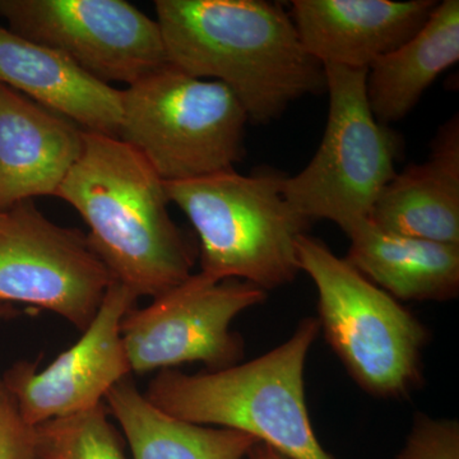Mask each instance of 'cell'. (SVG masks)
<instances>
[{"label": "cell", "instance_id": "obj_20", "mask_svg": "<svg viewBox=\"0 0 459 459\" xmlns=\"http://www.w3.org/2000/svg\"><path fill=\"white\" fill-rule=\"evenodd\" d=\"M395 459H459V422L416 413Z\"/></svg>", "mask_w": 459, "mask_h": 459}, {"label": "cell", "instance_id": "obj_18", "mask_svg": "<svg viewBox=\"0 0 459 459\" xmlns=\"http://www.w3.org/2000/svg\"><path fill=\"white\" fill-rule=\"evenodd\" d=\"M104 403L122 428L133 459H247L259 443L232 429L172 418L141 394L131 376L108 392Z\"/></svg>", "mask_w": 459, "mask_h": 459}, {"label": "cell", "instance_id": "obj_7", "mask_svg": "<svg viewBox=\"0 0 459 459\" xmlns=\"http://www.w3.org/2000/svg\"><path fill=\"white\" fill-rule=\"evenodd\" d=\"M329 95L327 126L303 170L283 178V195L301 216L328 220L344 234L370 219L397 171L401 140L377 122L367 95L368 69L323 65Z\"/></svg>", "mask_w": 459, "mask_h": 459}, {"label": "cell", "instance_id": "obj_10", "mask_svg": "<svg viewBox=\"0 0 459 459\" xmlns=\"http://www.w3.org/2000/svg\"><path fill=\"white\" fill-rule=\"evenodd\" d=\"M0 17L102 83L131 86L169 65L157 21L124 0H0Z\"/></svg>", "mask_w": 459, "mask_h": 459}, {"label": "cell", "instance_id": "obj_12", "mask_svg": "<svg viewBox=\"0 0 459 459\" xmlns=\"http://www.w3.org/2000/svg\"><path fill=\"white\" fill-rule=\"evenodd\" d=\"M433 0H294L290 17L304 49L322 65L369 69L427 22Z\"/></svg>", "mask_w": 459, "mask_h": 459}, {"label": "cell", "instance_id": "obj_5", "mask_svg": "<svg viewBox=\"0 0 459 459\" xmlns=\"http://www.w3.org/2000/svg\"><path fill=\"white\" fill-rule=\"evenodd\" d=\"M298 259L318 291L319 327L356 385L388 400L421 385L425 325L319 238L301 235Z\"/></svg>", "mask_w": 459, "mask_h": 459}, {"label": "cell", "instance_id": "obj_9", "mask_svg": "<svg viewBox=\"0 0 459 459\" xmlns=\"http://www.w3.org/2000/svg\"><path fill=\"white\" fill-rule=\"evenodd\" d=\"M267 292L240 280L216 282L201 272L124 316L122 338L132 373L204 362L210 371L238 364L244 341L232 320L264 303Z\"/></svg>", "mask_w": 459, "mask_h": 459}, {"label": "cell", "instance_id": "obj_16", "mask_svg": "<svg viewBox=\"0 0 459 459\" xmlns=\"http://www.w3.org/2000/svg\"><path fill=\"white\" fill-rule=\"evenodd\" d=\"M346 261L395 300H453L459 292V246L402 237L370 220L346 232Z\"/></svg>", "mask_w": 459, "mask_h": 459}, {"label": "cell", "instance_id": "obj_4", "mask_svg": "<svg viewBox=\"0 0 459 459\" xmlns=\"http://www.w3.org/2000/svg\"><path fill=\"white\" fill-rule=\"evenodd\" d=\"M283 175L232 170L165 183L169 201L186 213L201 241V273L240 280L265 292L294 282L298 240L309 220L283 195Z\"/></svg>", "mask_w": 459, "mask_h": 459}, {"label": "cell", "instance_id": "obj_3", "mask_svg": "<svg viewBox=\"0 0 459 459\" xmlns=\"http://www.w3.org/2000/svg\"><path fill=\"white\" fill-rule=\"evenodd\" d=\"M319 332L307 316L255 360L207 373L161 370L144 395L172 418L241 431L289 459H336L314 433L305 401V362Z\"/></svg>", "mask_w": 459, "mask_h": 459}, {"label": "cell", "instance_id": "obj_11", "mask_svg": "<svg viewBox=\"0 0 459 459\" xmlns=\"http://www.w3.org/2000/svg\"><path fill=\"white\" fill-rule=\"evenodd\" d=\"M138 296L114 281L92 323L71 349L44 370L38 362L21 361L2 380L21 416L38 427L104 403L105 395L132 374L122 338L124 316L137 307Z\"/></svg>", "mask_w": 459, "mask_h": 459}, {"label": "cell", "instance_id": "obj_19", "mask_svg": "<svg viewBox=\"0 0 459 459\" xmlns=\"http://www.w3.org/2000/svg\"><path fill=\"white\" fill-rule=\"evenodd\" d=\"M35 428L38 459H126L105 403Z\"/></svg>", "mask_w": 459, "mask_h": 459}, {"label": "cell", "instance_id": "obj_15", "mask_svg": "<svg viewBox=\"0 0 459 459\" xmlns=\"http://www.w3.org/2000/svg\"><path fill=\"white\" fill-rule=\"evenodd\" d=\"M377 228L435 243L459 246V119L437 132L430 156L397 172L370 214Z\"/></svg>", "mask_w": 459, "mask_h": 459}, {"label": "cell", "instance_id": "obj_21", "mask_svg": "<svg viewBox=\"0 0 459 459\" xmlns=\"http://www.w3.org/2000/svg\"><path fill=\"white\" fill-rule=\"evenodd\" d=\"M0 459H38L36 428L21 416L13 395L0 379Z\"/></svg>", "mask_w": 459, "mask_h": 459}, {"label": "cell", "instance_id": "obj_22", "mask_svg": "<svg viewBox=\"0 0 459 459\" xmlns=\"http://www.w3.org/2000/svg\"><path fill=\"white\" fill-rule=\"evenodd\" d=\"M247 459H289L286 458L285 455H281V453L274 451L273 448H271L267 444H263L259 442L253 446L252 451L247 455Z\"/></svg>", "mask_w": 459, "mask_h": 459}, {"label": "cell", "instance_id": "obj_17", "mask_svg": "<svg viewBox=\"0 0 459 459\" xmlns=\"http://www.w3.org/2000/svg\"><path fill=\"white\" fill-rule=\"evenodd\" d=\"M458 59L459 2L444 0L412 38L368 69V101L377 122L389 126L404 119Z\"/></svg>", "mask_w": 459, "mask_h": 459}, {"label": "cell", "instance_id": "obj_23", "mask_svg": "<svg viewBox=\"0 0 459 459\" xmlns=\"http://www.w3.org/2000/svg\"><path fill=\"white\" fill-rule=\"evenodd\" d=\"M20 314V310L14 305L0 303V320L12 319Z\"/></svg>", "mask_w": 459, "mask_h": 459}, {"label": "cell", "instance_id": "obj_2", "mask_svg": "<svg viewBox=\"0 0 459 459\" xmlns=\"http://www.w3.org/2000/svg\"><path fill=\"white\" fill-rule=\"evenodd\" d=\"M56 197L81 214L115 281L138 298L155 299L192 276L198 252L171 219L165 181L120 138L84 131Z\"/></svg>", "mask_w": 459, "mask_h": 459}, {"label": "cell", "instance_id": "obj_1", "mask_svg": "<svg viewBox=\"0 0 459 459\" xmlns=\"http://www.w3.org/2000/svg\"><path fill=\"white\" fill-rule=\"evenodd\" d=\"M169 65L228 86L249 122L270 123L296 100L325 91L289 12L264 0H157Z\"/></svg>", "mask_w": 459, "mask_h": 459}, {"label": "cell", "instance_id": "obj_13", "mask_svg": "<svg viewBox=\"0 0 459 459\" xmlns=\"http://www.w3.org/2000/svg\"><path fill=\"white\" fill-rule=\"evenodd\" d=\"M83 129L0 83V210L56 197L83 148Z\"/></svg>", "mask_w": 459, "mask_h": 459}, {"label": "cell", "instance_id": "obj_6", "mask_svg": "<svg viewBox=\"0 0 459 459\" xmlns=\"http://www.w3.org/2000/svg\"><path fill=\"white\" fill-rule=\"evenodd\" d=\"M247 122L228 86L166 65L122 91L117 138L165 183L192 180L232 170L243 160Z\"/></svg>", "mask_w": 459, "mask_h": 459}, {"label": "cell", "instance_id": "obj_8", "mask_svg": "<svg viewBox=\"0 0 459 459\" xmlns=\"http://www.w3.org/2000/svg\"><path fill=\"white\" fill-rule=\"evenodd\" d=\"M114 281L87 234L51 222L33 199L0 210V303L40 307L83 332Z\"/></svg>", "mask_w": 459, "mask_h": 459}, {"label": "cell", "instance_id": "obj_14", "mask_svg": "<svg viewBox=\"0 0 459 459\" xmlns=\"http://www.w3.org/2000/svg\"><path fill=\"white\" fill-rule=\"evenodd\" d=\"M0 83L77 124L119 137L122 91L100 82L59 51L0 26Z\"/></svg>", "mask_w": 459, "mask_h": 459}]
</instances>
